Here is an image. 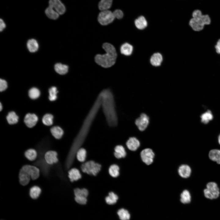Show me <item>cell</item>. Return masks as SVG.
I'll use <instances>...</instances> for the list:
<instances>
[{"instance_id": "cell-1", "label": "cell", "mask_w": 220, "mask_h": 220, "mask_svg": "<svg viewBox=\"0 0 220 220\" xmlns=\"http://www.w3.org/2000/svg\"><path fill=\"white\" fill-rule=\"evenodd\" d=\"M101 97L99 94L74 141L67 158L69 161H74L76 154L84 141L93 121L101 105Z\"/></svg>"}, {"instance_id": "cell-2", "label": "cell", "mask_w": 220, "mask_h": 220, "mask_svg": "<svg viewBox=\"0 0 220 220\" xmlns=\"http://www.w3.org/2000/svg\"><path fill=\"white\" fill-rule=\"evenodd\" d=\"M101 97V105L107 121L111 126L117 124V118L113 96L110 90L105 89L100 93Z\"/></svg>"}, {"instance_id": "cell-3", "label": "cell", "mask_w": 220, "mask_h": 220, "mask_svg": "<svg viewBox=\"0 0 220 220\" xmlns=\"http://www.w3.org/2000/svg\"><path fill=\"white\" fill-rule=\"evenodd\" d=\"M102 47L106 53L101 55L97 54L95 57L96 62L103 67L108 68L112 66L115 64L117 57V53L114 47L108 43H104Z\"/></svg>"}, {"instance_id": "cell-4", "label": "cell", "mask_w": 220, "mask_h": 220, "mask_svg": "<svg viewBox=\"0 0 220 220\" xmlns=\"http://www.w3.org/2000/svg\"><path fill=\"white\" fill-rule=\"evenodd\" d=\"M193 18L189 22V25L195 31H200L203 29L205 25L210 24L211 19L207 15H203L199 10H195L193 13Z\"/></svg>"}, {"instance_id": "cell-5", "label": "cell", "mask_w": 220, "mask_h": 220, "mask_svg": "<svg viewBox=\"0 0 220 220\" xmlns=\"http://www.w3.org/2000/svg\"><path fill=\"white\" fill-rule=\"evenodd\" d=\"M203 193L206 198L211 200L216 199L220 196V189L216 182H210L207 184Z\"/></svg>"}, {"instance_id": "cell-6", "label": "cell", "mask_w": 220, "mask_h": 220, "mask_svg": "<svg viewBox=\"0 0 220 220\" xmlns=\"http://www.w3.org/2000/svg\"><path fill=\"white\" fill-rule=\"evenodd\" d=\"M101 166L93 161H89L82 164L81 167L83 172L90 175H96L100 171Z\"/></svg>"}, {"instance_id": "cell-7", "label": "cell", "mask_w": 220, "mask_h": 220, "mask_svg": "<svg viewBox=\"0 0 220 220\" xmlns=\"http://www.w3.org/2000/svg\"><path fill=\"white\" fill-rule=\"evenodd\" d=\"M115 18L113 12L106 10L101 11L99 13L98 20L101 25H106L112 22Z\"/></svg>"}, {"instance_id": "cell-8", "label": "cell", "mask_w": 220, "mask_h": 220, "mask_svg": "<svg viewBox=\"0 0 220 220\" xmlns=\"http://www.w3.org/2000/svg\"><path fill=\"white\" fill-rule=\"evenodd\" d=\"M42 150V155H39L40 157H38V159L34 163L36 167L40 169L43 175L46 176L49 174L50 168L49 164L46 163L45 159L44 157V158L42 157L43 150Z\"/></svg>"}, {"instance_id": "cell-9", "label": "cell", "mask_w": 220, "mask_h": 220, "mask_svg": "<svg viewBox=\"0 0 220 220\" xmlns=\"http://www.w3.org/2000/svg\"><path fill=\"white\" fill-rule=\"evenodd\" d=\"M154 155L152 150L149 148L145 149L141 152L142 160L147 165H149L153 162Z\"/></svg>"}, {"instance_id": "cell-10", "label": "cell", "mask_w": 220, "mask_h": 220, "mask_svg": "<svg viewBox=\"0 0 220 220\" xmlns=\"http://www.w3.org/2000/svg\"><path fill=\"white\" fill-rule=\"evenodd\" d=\"M149 123V118L145 113H142L140 117L137 119L135 123L138 129L141 131L144 130L147 128Z\"/></svg>"}, {"instance_id": "cell-11", "label": "cell", "mask_w": 220, "mask_h": 220, "mask_svg": "<svg viewBox=\"0 0 220 220\" xmlns=\"http://www.w3.org/2000/svg\"><path fill=\"white\" fill-rule=\"evenodd\" d=\"M49 6L59 15L63 14L65 12V7L60 0H50Z\"/></svg>"}, {"instance_id": "cell-12", "label": "cell", "mask_w": 220, "mask_h": 220, "mask_svg": "<svg viewBox=\"0 0 220 220\" xmlns=\"http://www.w3.org/2000/svg\"><path fill=\"white\" fill-rule=\"evenodd\" d=\"M22 168L29 174L33 180L37 179L39 176V170L36 166L26 165L23 166Z\"/></svg>"}, {"instance_id": "cell-13", "label": "cell", "mask_w": 220, "mask_h": 220, "mask_svg": "<svg viewBox=\"0 0 220 220\" xmlns=\"http://www.w3.org/2000/svg\"><path fill=\"white\" fill-rule=\"evenodd\" d=\"M57 153L56 152L50 150L46 152L44 158L46 163L49 164L57 163L58 161L57 158Z\"/></svg>"}, {"instance_id": "cell-14", "label": "cell", "mask_w": 220, "mask_h": 220, "mask_svg": "<svg viewBox=\"0 0 220 220\" xmlns=\"http://www.w3.org/2000/svg\"><path fill=\"white\" fill-rule=\"evenodd\" d=\"M38 119V117L35 114L29 113L26 115L24 122L28 127L31 128L36 124Z\"/></svg>"}, {"instance_id": "cell-15", "label": "cell", "mask_w": 220, "mask_h": 220, "mask_svg": "<svg viewBox=\"0 0 220 220\" xmlns=\"http://www.w3.org/2000/svg\"><path fill=\"white\" fill-rule=\"evenodd\" d=\"M178 173L179 175L183 178H188L191 175L192 170L190 167L187 164H182L179 167Z\"/></svg>"}, {"instance_id": "cell-16", "label": "cell", "mask_w": 220, "mask_h": 220, "mask_svg": "<svg viewBox=\"0 0 220 220\" xmlns=\"http://www.w3.org/2000/svg\"><path fill=\"white\" fill-rule=\"evenodd\" d=\"M31 176L25 170L21 168L19 174V182L22 185L25 186L29 183Z\"/></svg>"}, {"instance_id": "cell-17", "label": "cell", "mask_w": 220, "mask_h": 220, "mask_svg": "<svg viewBox=\"0 0 220 220\" xmlns=\"http://www.w3.org/2000/svg\"><path fill=\"white\" fill-rule=\"evenodd\" d=\"M126 145L129 149L132 151H135L139 147L140 143L136 138L131 137L127 141Z\"/></svg>"}, {"instance_id": "cell-18", "label": "cell", "mask_w": 220, "mask_h": 220, "mask_svg": "<svg viewBox=\"0 0 220 220\" xmlns=\"http://www.w3.org/2000/svg\"><path fill=\"white\" fill-rule=\"evenodd\" d=\"M208 156L211 161L220 164V150L217 149L211 150L209 152Z\"/></svg>"}, {"instance_id": "cell-19", "label": "cell", "mask_w": 220, "mask_h": 220, "mask_svg": "<svg viewBox=\"0 0 220 220\" xmlns=\"http://www.w3.org/2000/svg\"><path fill=\"white\" fill-rule=\"evenodd\" d=\"M163 59L162 55L159 53H157L153 54L151 56L150 62L152 65L157 67L160 66L161 64Z\"/></svg>"}, {"instance_id": "cell-20", "label": "cell", "mask_w": 220, "mask_h": 220, "mask_svg": "<svg viewBox=\"0 0 220 220\" xmlns=\"http://www.w3.org/2000/svg\"><path fill=\"white\" fill-rule=\"evenodd\" d=\"M133 48L132 45L128 43L123 44L120 48L121 53L126 56H129L132 53Z\"/></svg>"}, {"instance_id": "cell-21", "label": "cell", "mask_w": 220, "mask_h": 220, "mask_svg": "<svg viewBox=\"0 0 220 220\" xmlns=\"http://www.w3.org/2000/svg\"><path fill=\"white\" fill-rule=\"evenodd\" d=\"M68 177L72 182L76 181L80 179L81 175L79 170L77 169L73 168L68 172Z\"/></svg>"}, {"instance_id": "cell-22", "label": "cell", "mask_w": 220, "mask_h": 220, "mask_svg": "<svg viewBox=\"0 0 220 220\" xmlns=\"http://www.w3.org/2000/svg\"><path fill=\"white\" fill-rule=\"evenodd\" d=\"M134 23L136 28L140 30L144 29L147 25V21L145 17L143 16H141L136 19Z\"/></svg>"}, {"instance_id": "cell-23", "label": "cell", "mask_w": 220, "mask_h": 220, "mask_svg": "<svg viewBox=\"0 0 220 220\" xmlns=\"http://www.w3.org/2000/svg\"><path fill=\"white\" fill-rule=\"evenodd\" d=\"M191 196L189 190H184L180 195V200L182 203L185 204L189 203L191 201Z\"/></svg>"}, {"instance_id": "cell-24", "label": "cell", "mask_w": 220, "mask_h": 220, "mask_svg": "<svg viewBox=\"0 0 220 220\" xmlns=\"http://www.w3.org/2000/svg\"><path fill=\"white\" fill-rule=\"evenodd\" d=\"M114 155L117 159L124 158L126 155V153L124 148L121 145L116 146L115 148Z\"/></svg>"}, {"instance_id": "cell-25", "label": "cell", "mask_w": 220, "mask_h": 220, "mask_svg": "<svg viewBox=\"0 0 220 220\" xmlns=\"http://www.w3.org/2000/svg\"><path fill=\"white\" fill-rule=\"evenodd\" d=\"M54 69L56 72L60 75H64L66 74L68 70V66L61 63L56 64L54 66Z\"/></svg>"}, {"instance_id": "cell-26", "label": "cell", "mask_w": 220, "mask_h": 220, "mask_svg": "<svg viewBox=\"0 0 220 220\" xmlns=\"http://www.w3.org/2000/svg\"><path fill=\"white\" fill-rule=\"evenodd\" d=\"M28 50L31 53L35 52L38 49V44L37 41L34 39L29 40L27 43Z\"/></svg>"}, {"instance_id": "cell-27", "label": "cell", "mask_w": 220, "mask_h": 220, "mask_svg": "<svg viewBox=\"0 0 220 220\" xmlns=\"http://www.w3.org/2000/svg\"><path fill=\"white\" fill-rule=\"evenodd\" d=\"M53 136L57 139H60L62 136L64 132L63 130L58 126L53 127L50 130Z\"/></svg>"}, {"instance_id": "cell-28", "label": "cell", "mask_w": 220, "mask_h": 220, "mask_svg": "<svg viewBox=\"0 0 220 220\" xmlns=\"http://www.w3.org/2000/svg\"><path fill=\"white\" fill-rule=\"evenodd\" d=\"M41 192L40 188L37 186H34L30 189L29 194L31 197L33 199H36L39 196Z\"/></svg>"}, {"instance_id": "cell-29", "label": "cell", "mask_w": 220, "mask_h": 220, "mask_svg": "<svg viewBox=\"0 0 220 220\" xmlns=\"http://www.w3.org/2000/svg\"><path fill=\"white\" fill-rule=\"evenodd\" d=\"M19 117L14 112H9L6 116V119L10 124H13L17 123Z\"/></svg>"}, {"instance_id": "cell-30", "label": "cell", "mask_w": 220, "mask_h": 220, "mask_svg": "<svg viewBox=\"0 0 220 220\" xmlns=\"http://www.w3.org/2000/svg\"><path fill=\"white\" fill-rule=\"evenodd\" d=\"M24 155L29 160L33 161L37 158V153L36 151L33 149H29L25 152Z\"/></svg>"}, {"instance_id": "cell-31", "label": "cell", "mask_w": 220, "mask_h": 220, "mask_svg": "<svg viewBox=\"0 0 220 220\" xmlns=\"http://www.w3.org/2000/svg\"><path fill=\"white\" fill-rule=\"evenodd\" d=\"M118 199L117 195L113 192H110L108 196L105 197V200L106 203L109 205L115 204Z\"/></svg>"}, {"instance_id": "cell-32", "label": "cell", "mask_w": 220, "mask_h": 220, "mask_svg": "<svg viewBox=\"0 0 220 220\" xmlns=\"http://www.w3.org/2000/svg\"><path fill=\"white\" fill-rule=\"evenodd\" d=\"M45 13L46 16L52 19H57L59 16V14L49 6L46 9Z\"/></svg>"}, {"instance_id": "cell-33", "label": "cell", "mask_w": 220, "mask_h": 220, "mask_svg": "<svg viewBox=\"0 0 220 220\" xmlns=\"http://www.w3.org/2000/svg\"><path fill=\"white\" fill-rule=\"evenodd\" d=\"M119 219L121 220H129L130 215L127 210L124 208L119 209L117 212Z\"/></svg>"}, {"instance_id": "cell-34", "label": "cell", "mask_w": 220, "mask_h": 220, "mask_svg": "<svg viewBox=\"0 0 220 220\" xmlns=\"http://www.w3.org/2000/svg\"><path fill=\"white\" fill-rule=\"evenodd\" d=\"M201 122L207 124L213 119V116L211 111L208 110L201 115Z\"/></svg>"}, {"instance_id": "cell-35", "label": "cell", "mask_w": 220, "mask_h": 220, "mask_svg": "<svg viewBox=\"0 0 220 220\" xmlns=\"http://www.w3.org/2000/svg\"><path fill=\"white\" fill-rule=\"evenodd\" d=\"M86 151L84 148H79L76 154L78 160L81 162H84L86 159Z\"/></svg>"}, {"instance_id": "cell-36", "label": "cell", "mask_w": 220, "mask_h": 220, "mask_svg": "<svg viewBox=\"0 0 220 220\" xmlns=\"http://www.w3.org/2000/svg\"><path fill=\"white\" fill-rule=\"evenodd\" d=\"M119 167L116 164L111 165L109 169V173L112 177L115 178L119 175Z\"/></svg>"}, {"instance_id": "cell-37", "label": "cell", "mask_w": 220, "mask_h": 220, "mask_svg": "<svg viewBox=\"0 0 220 220\" xmlns=\"http://www.w3.org/2000/svg\"><path fill=\"white\" fill-rule=\"evenodd\" d=\"M53 116L50 114H46L43 116L42 122L43 123L47 126L51 125L53 123Z\"/></svg>"}, {"instance_id": "cell-38", "label": "cell", "mask_w": 220, "mask_h": 220, "mask_svg": "<svg viewBox=\"0 0 220 220\" xmlns=\"http://www.w3.org/2000/svg\"><path fill=\"white\" fill-rule=\"evenodd\" d=\"M75 196H83L86 197L88 194V190L85 188L80 189L76 188L74 190Z\"/></svg>"}, {"instance_id": "cell-39", "label": "cell", "mask_w": 220, "mask_h": 220, "mask_svg": "<svg viewBox=\"0 0 220 220\" xmlns=\"http://www.w3.org/2000/svg\"><path fill=\"white\" fill-rule=\"evenodd\" d=\"M28 95L30 97L31 99H36L40 96V92L37 88L33 87L29 90Z\"/></svg>"}, {"instance_id": "cell-40", "label": "cell", "mask_w": 220, "mask_h": 220, "mask_svg": "<svg viewBox=\"0 0 220 220\" xmlns=\"http://www.w3.org/2000/svg\"><path fill=\"white\" fill-rule=\"evenodd\" d=\"M49 92L50 100L53 101L56 100L57 98V94L58 93L57 88L55 86L51 87L49 89Z\"/></svg>"}, {"instance_id": "cell-41", "label": "cell", "mask_w": 220, "mask_h": 220, "mask_svg": "<svg viewBox=\"0 0 220 220\" xmlns=\"http://www.w3.org/2000/svg\"><path fill=\"white\" fill-rule=\"evenodd\" d=\"M75 199L76 202L80 204H85L87 201L86 197L83 196H75Z\"/></svg>"}, {"instance_id": "cell-42", "label": "cell", "mask_w": 220, "mask_h": 220, "mask_svg": "<svg viewBox=\"0 0 220 220\" xmlns=\"http://www.w3.org/2000/svg\"><path fill=\"white\" fill-rule=\"evenodd\" d=\"M7 87V83L6 81L1 79L0 80V90L1 92L5 90Z\"/></svg>"}, {"instance_id": "cell-43", "label": "cell", "mask_w": 220, "mask_h": 220, "mask_svg": "<svg viewBox=\"0 0 220 220\" xmlns=\"http://www.w3.org/2000/svg\"><path fill=\"white\" fill-rule=\"evenodd\" d=\"M113 12L115 18H116L118 19H119L122 18L123 16V13L121 10L116 9Z\"/></svg>"}, {"instance_id": "cell-44", "label": "cell", "mask_w": 220, "mask_h": 220, "mask_svg": "<svg viewBox=\"0 0 220 220\" xmlns=\"http://www.w3.org/2000/svg\"><path fill=\"white\" fill-rule=\"evenodd\" d=\"M215 47L217 53L220 54V39L217 42Z\"/></svg>"}, {"instance_id": "cell-45", "label": "cell", "mask_w": 220, "mask_h": 220, "mask_svg": "<svg viewBox=\"0 0 220 220\" xmlns=\"http://www.w3.org/2000/svg\"><path fill=\"white\" fill-rule=\"evenodd\" d=\"M6 24L3 20L1 19L0 20V31H2L6 28Z\"/></svg>"}, {"instance_id": "cell-46", "label": "cell", "mask_w": 220, "mask_h": 220, "mask_svg": "<svg viewBox=\"0 0 220 220\" xmlns=\"http://www.w3.org/2000/svg\"><path fill=\"white\" fill-rule=\"evenodd\" d=\"M218 142L219 144L220 145V134L219 135L218 137Z\"/></svg>"}, {"instance_id": "cell-47", "label": "cell", "mask_w": 220, "mask_h": 220, "mask_svg": "<svg viewBox=\"0 0 220 220\" xmlns=\"http://www.w3.org/2000/svg\"><path fill=\"white\" fill-rule=\"evenodd\" d=\"M113 0H101L100 1L101 2H105V1H112Z\"/></svg>"}, {"instance_id": "cell-48", "label": "cell", "mask_w": 220, "mask_h": 220, "mask_svg": "<svg viewBox=\"0 0 220 220\" xmlns=\"http://www.w3.org/2000/svg\"><path fill=\"white\" fill-rule=\"evenodd\" d=\"M2 109V105L1 104V103H0V111H1Z\"/></svg>"}]
</instances>
